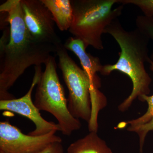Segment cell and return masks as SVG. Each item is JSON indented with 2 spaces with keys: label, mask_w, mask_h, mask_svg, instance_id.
Returning a JSON list of instances; mask_svg holds the SVG:
<instances>
[{
  "label": "cell",
  "mask_w": 153,
  "mask_h": 153,
  "mask_svg": "<svg viewBox=\"0 0 153 153\" xmlns=\"http://www.w3.org/2000/svg\"><path fill=\"white\" fill-rule=\"evenodd\" d=\"M6 12L10 31L5 30L0 41V100L15 98L8 90L27 68L45 65L57 47L40 43L31 36L23 16L20 0H8L0 6Z\"/></svg>",
  "instance_id": "6da1fadb"
},
{
  "label": "cell",
  "mask_w": 153,
  "mask_h": 153,
  "mask_svg": "<svg viewBox=\"0 0 153 153\" xmlns=\"http://www.w3.org/2000/svg\"><path fill=\"white\" fill-rule=\"evenodd\" d=\"M105 34L113 37L119 45L121 52L117 62L113 65L103 66L100 74L108 75L114 71L126 74L133 84L131 93L118 106L120 111H126L134 100L150 92V76L146 71L145 63H149L148 44L150 39L137 28L132 31L124 29L118 19L107 27Z\"/></svg>",
  "instance_id": "7a4b0ae2"
},
{
  "label": "cell",
  "mask_w": 153,
  "mask_h": 153,
  "mask_svg": "<svg viewBox=\"0 0 153 153\" xmlns=\"http://www.w3.org/2000/svg\"><path fill=\"white\" fill-rule=\"evenodd\" d=\"M73 21L68 30L74 38L97 50L104 48L102 36L108 26L121 15L122 5L113 7L118 0H71Z\"/></svg>",
  "instance_id": "3957f363"
},
{
  "label": "cell",
  "mask_w": 153,
  "mask_h": 153,
  "mask_svg": "<svg viewBox=\"0 0 153 153\" xmlns=\"http://www.w3.org/2000/svg\"><path fill=\"white\" fill-rule=\"evenodd\" d=\"M45 66V70L36 85L34 104L39 110L54 116L58 122L60 131L69 136L81 128V123L68 110V99L58 77L55 57L51 56Z\"/></svg>",
  "instance_id": "277c9868"
},
{
  "label": "cell",
  "mask_w": 153,
  "mask_h": 153,
  "mask_svg": "<svg viewBox=\"0 0 153 153\" xmlns=\"http://www.w3.org/2000/svg\"><path fill=\"white\" fill-rule=\"evenodd\" d=\"M56 55L68 89V110L74 117L89 123L92 114L89 79L85 71L68 55L63 44L57 47Z\"/></svg>",
  "instance_id": "5b68a950"
},
{
  "label": "cell",
  "mask_w": 153,
  "mask_h": 153,
  "mask_svg": "<svg viewBox=\"0 0 153 153\" xmlns=\"http://www.w3.org/2000/svg\"><path fill=\"white\" fill-rule=\"evenodd\" d=\"M53 130L44 135L25 134L8 121L0 123V153H40L49 145L62 142Z\"/></svg>",
  "instance_id": "8992f818"
},
{
  "label": "cell",
  "mask_w": 153,
  "mask_h": 153,
  "mask_svg": "<svg viewBox=\"0 0 153 153\" xmlns=\"http://www.w3.org/2000/svg\"><path fill=\"white\" fill-rule=\"evenodd\" d=\"M24 21L31 36L40 43L62 44L49 9L41 0H20Z\"/></svg>",
  "instance_id": "52a82bcc"
},
{
  "label": "cell",
  "mask_w": 153,
  "mask_h": 153,
  "mask_svg": "<svg viewBox=\"0 0 153 153\" xmlns=\"http://www.w3.org/2000/svg\"><path fill=\"white\" fill-rule=\"evenodd\" d=\"M41 66H35V74L28 92L19 98L0 100V110L16 113L27 118L34 123L36 128L28 134L34 136L44 135L53 130L60 131L58 124L48 122L41 117L40 110L32 100L33 89L40 79L42 73Z\"/></svg>",
  "instance_id": "ba28073f"
},
{
  "label": "cell",
  "mask_w": 153,
  "mask_h": 153,
  "mask_svg": "<svg viewBox=\"0 0 153 153\" xmlns=\"http://www.w3.org/2000/svg\"><path fill=\"white\" fill-rule=\"evenodd\" d=\"M63 45L67 50L73 52L79 58L82 69L90 81L91 87L99 88L101 82L97 73H100L103 66L99 58L87 53L82 41L74 37L68 38Z\"/></svg>",
  "instance_id": "9c48e42d"
},
{
  "label": "cell",
  "mask_w": 153,
  "mask_h": 153,
  "mask_svg": "<svg viewBox=\"0 0 153 153\" xmlns=\"http://www.w3.org/2000/svg\"><path fill=\"white\" fill-rule=\"evenodd\" d=\"M49 9L53 20L61 31L68 30L73 21L71 0H41Z\"/></svg>",
  "instance_id": "30bf717a"
},
{
  "label": "cell",
  "mask_w": 153,
  "mask_h": 153,
  "mask_svg": "<svg viewBox=\"0 0 153 153\" xmlns=\"http://www.w3.org/2000/svg\"><path fill=\"white\" fill-rule=\"evenodd\" d=\"M67 153H113L96 132H90L84 137L72 143L67 149Z\"/></svg>",
  "instance_id": "8fae6325"
},
{
  "label": "cell",
  "mask_w": 153,
  "mask_h": 153,
  "mask_svg": "<svg viewBox=\"0 0 153 153\" xmlns=\"http://www.w3.org/2000/svg\"><path fill=\"white\" fill-rule=\"evenodd\" d=\"M149 63L150 64L151 70L153 71V61L150 59ZM139 100L140 101H146L147 102L148 108L146 112L140 117L135 119L120 123L118 126L119 128H123L126 127L127 130L130 131L133 128L144 124L151 120L153 116V95H143L140 97Z\"/></svg>",
  "instance_id": "7c38bea8"
},
{
  "label": "cell",
  "mask_w": 153,
  "mask_h": 153,
  "mask_svg": "<svg viewBox=\"0 0 153 153\" xmlns=\"http://www.w3.org/2000/svg\"><path fill=\"white\" fill-rule=\"evenodd\" d=\"M137 28L153 41V17L138 16L136 19ZM150 59L153 61V51Z\"/></svg>",
  "instance_id": "4fadbf2b"
},
{
  "label": "cell",
  "mask_w": 153,
  "mask_h": 153,
  "mask_svg": "<svg viewBox=\"0 0 153 153\" xmlns=\"http://www.w3.org/2000/svg\"><path fill=\"white\" fill-rule=\"evenodd\" d=\"M118 4H131L139 8L144 16L153 17V0H118Z\"/></svg>",
  "instance_id": "5bb4252c"
},
{
  "label": "cell",
  "mask_w": 153,
  "mask_h": 153,
  "mask_svg": "<svg viewBox=\"0 0 153 153\" xmlns=\"http://www.w3.org/2000/svg\"><path fill=\"white\" fill-rule=\"evenodd\" d=\"M153 130V116L150 120L142 125L133 128L130 131L135 132L138 135L140 138V152H143V147L145 138L147 134L151 131Z\"/></svg>",
  "instance_id": "9a60e30c"
},
{
  "label": "cell",
  "mask_w": 153,
  "mask_h": 153,
  "mask_svg": "<svg viewBox=\"0 0 153 153\" xmlns=\"http://www.w3.org/2000/svg\"><path fill=\"white\" fill-rule=\"evenodd\" d=\"M40 153H64L62 142L52 143Z\"/></svg>",
  "instance_id": "2e32d148"
}]
</instances>
